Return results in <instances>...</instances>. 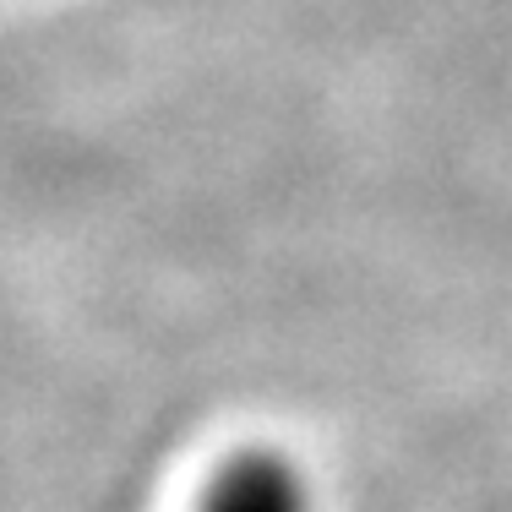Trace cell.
<instances>
[{
  "mask_svg": "<svg viewBox=\"0 0 512 512\" xmlns=\"http://www.w3.org/2000/svg\"><path fill=\"white\" fill-rule=\"evenodd\" d=\"M202 512H311L306 502V480L284 453H267V447H251V453L229 458L218 469V480L207 485Z\"/></svg>",
  "mask_w": 512,
  "mask_h": 512,
  "instance_id": "6da1fadb",
  "label": "cell"
}]
</instances>
